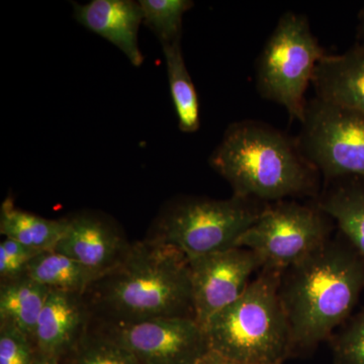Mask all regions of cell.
Masks as SVG:
<instances>
[{
    "instance_id": "cell-11",
    "label": "cell",
    "mask_w": 364,
    "mask_h": 364,
    "mask_svg": "<svg viewBox=\"0 0 364 364\" xmlns=\"http://www.w3.org/2000/svg\"><path fill=\"white\" fill-rule=\"evenodd\" d=\"M66 222L65 232L54 251L102 277L123 262L130 252L132 244L109 218L85 212L66 218Z\"/></svg>"
},
{
    "instance_id": "cell-16",
    "label": "cell",
    "mask_w": 364,
    "mask_h": 364,
    "mask_svg": "<svg viewBox=\"0 0 364 364\" xmlns=\"http://www.w3.org/2000/svg\"><path fill=\"white\" fill-rule=\"evenodd\" d=\"M66 226V218L45 219L16 208L11 198H6L0 208V232L4 238L11 239L40 252L54 250Z\"/></svg>"
},
{
    "instance_id": "cell-1",
    "label": "cell",
    "mask_w": 364,
    "mask_h": 364,
    "mask_svg": "<svg viewBox=\"0 0 364 364\" xmlns=\"http://www.w3.org/2000/svg\"><path fill=\"white\" fill-rule=\"evenodd\" d=\"M85 299L90 314L105 323L195 318L188 258L178 249L147 239L132 244L123 262L95 280Z\"/></svg>"
},
{
    "instance_id": "cell-26",
    "label": "cell",
    "mask_w": 364,
    "mask_h": 364,
    "mask_svg": "<svg viewBox=\"0 0 364 364\" xmlns=\"http://www.w3.org/2000/svg\"><path fill=\"white\" fill-rule=\"evenodd\" d=\"M33 364H61V363H60L59 359L52 358V356L45 355V354L40 353L39 351H37Z\"/></svg>"
},
{
    "instance_id": "cell-2",
    "label": "cell",
    "mask_w": 364,
    "mask_h": 364,
    "mask_svg": "<svg viewBox=\"0 0 364 364\" xmlns=\"http://www.w3.org/2000/svg\"><path fill=\"white\" fill-rule=\"evenodd\" d=\"M364 287L358 253L328 242L289 268L279 298L289 324L291 352L311 350L350 315Z\"/></svg>"
},
{
    "instance_id": "cell-3",
    "label": "cell",
    "mask_w": 364,
    "mask_h": 364,
    "mask_svg": "<svg viewBox=\"0 0 364 364\" xmlns=\"http://www.w3.org/2000/svg\"><path fill=\"white\" fill-rule=\"evenodd\" d=\"M210 164L229 182L234 196L258 202L309 195L316 186L317 171L296 141L261 122L230 124Z\"/></svg>"
},
{
    "instance_id": "cell-5",
    "label": "cell",
    "mask_w": 364,
    "mask_h": 364,
    "mask_svg": "<svg viewBox=\"0 0 364 364\" xmlns=\"http://www.w3.org/2000/svg\"><path fill=\"white\" fill-rule=\"evenodd\" d=\"M264 208L258 200L233 196L228 200L188 198L165 207L147 240L178 249L188 259L236 246Z\"/></svg>"
},
{
    "instance_id": "cell-24",
    "label": "cell",
    "mask_w": 364,
    "mask_h": 364,
    "mask_svg": "<svg viewBox=\"0 0 364 364\" xmlns=\"http://www.w3.org/2000/svg\"><path fill=\"white\" fill-rule=\"evenodd\" d=\"M40 253L42 252L4 238L0 242V282L26 275L31 261Z\"/></svg>"
},
{
    "instance_id": "cell-14",
    "label": "cell",
    "mask_w": 364,
    "mask_h": 364,
    "mask_svg": "<svg viewBox=\"0 0 364 364\" xmlns=\"http://www.w3.org/2000/svg\"><path fill=\"white\" fill-rule=\"evenodd\" d=\"M312 83L318 100L364 112V48L356 45L343 54L326 55Z\"/></svg>"
},
{
    "instance_id": "cell-15",
    "label": "cell",
    "mask_w": 364,
    "mask_h": 364,
    "mask_svg": "<svg viewBox=\"0 0 364 364\" xmlns=\"http://www.w3.org/2000/svg\"><path fill=\"white\" fill-rule=\"evenodd\" d=\"M50 291L28 274L0 282V322L14 325L33 341Z\"/></svg>"
},
{
    "instance_id": "cell-9",
    "label": "cell",
    "mask_w": 364,
    "mask_h": 364,
    "mask_svg": "<svg viewBox=\"0 0 364 364\" xmlns=\"http://www.w3.org/2000/svg\"><path fill=\"white\" fill-rule=\"evenodd\" d=\"M104 334L143 364H195L210 350L205 329L195 318H156L128 324L105 323Z\"/></svg>"
},
{
    "instance_id": "cell-25",
    "label": "cell",
    "mask_w": 364,
    "mask_h": 364,
    "mask_svg": "<svg viewBox=\"0 0 364 364\" xmlns=\"http://www.w3.org/2000/svg\"><path fill=\"white\" fill-rule=\"evenodd\" d=\"M195 364H241L237 363V361L233 360V359H230L226 358V356L223 355V354L219 353V352L213 350V349H210L207 352V353L203 354L202 358L198 359V361Z\"/></svg>"
},
{
    "instance_id": "cell-20",
    "label": "cell",
    "mask_w": 364,
    "mask_h": 364,
    "mask_svg": "<svg viewBox=\"0 0 364 364\" xmlns=\"http://www.w3.org/2000/svg\"><path fill=\"white\" fill-rule=\"evenodd\" d=\"M143 21L161 45L181 40L182 20L193 6L189 0H140Z\"/></svg>"
},
{
    "instance_id": "cell-17",
    "label": "cell",
    "mask_w": 364,
    "mask_h": 364,
    "mask_svg": "<svg viewBox=\"0 0 364 364\" xmlns=\"http://www.w3.org/2000/svg\"><path fill=\"white\" fill-rule=\"evenodd\" d=\"M344 179L325 193L318 207L336 222L364 259V181Z\"/></svg>"
},
{
    "instance_id": "cell-22",
    "label": "cell",
    "mask_w": 364,
    "mask_h": 364,
    "mask_svg": "<svg viewBox=\"0 0 364 364\" xmlns=\"http://www.w3.org/2000/svg\"><path fill=\"white\" fill-rule=\"evenodd\" d=\"M37 348L30 337L6 322H0V364H33Z\"/></svg>"
},
{
    "instance_id": "cell-4",
    "label": "cell",
    "mask_w": 364,
    "mask_h": 364,
    "mask_svg": "<svg viewBox=\"0 0 364 364\" xmlns=\"http://www.w3.org/2000/svg\"><path fill=\"white\" fill-rule=\"evenodd\" d=\"M240 298L205 325L210 349L241 364H282L291 352L280 272L263 268Z\"/></svg>"
},
{
    "instance_id": "cell-10",
    "label": "cell",
    "mask_w": 364,
    "mask_h": 364,
    "mask_svg": "<svg viewBox=\"0 0 364 364\" xmlns=\"http://www.w3.org/2000/svg\"><path fill=\"white\" fill-rule=\"evenodd\" d=\"M195 318L203 329L210 318L237 301L262 261L253 251L233 247L188 259Z\"/></svg>"
},
{
    "instance_id": "cell-7",
    "label": "cell",
    "mask_w": 364,
    "mask_h": 364,
    "mask_svg": "<svg viewBox=\"0 0 364 364\" xmlns=\"http://www.w3.org/2000/svg\"><path fill=\"white\" fill-rule=\"evenodd\" d=\"M296 138L306 162L327 179L364 181V112L316 97L306 102Z\"/></svg>"
},
{
    "instance_id": "cell-18",
    "label": "cell",
    "mask_w": 364,
    "mask_h": 364,
    "mask_svg": "<svg viewBox=\"0 0 364 364\" xmlns=\"http://www.w3.org/2000/svg\"><path fill=\"white\" fill-rule=\"evenodd\" d=\"M26 274L54 291L85 296L91 284L102 275L78 261L54 250L36 256Z\"/></svg>"
},
{
    "instance_id": "cell-23",
    "label": "cell",
    "mask_w": 364,
    "mask_h": 364,
    "mask_svg": "<svg viewBox=\"0 0 364 364\" xmlns=\"http://www.w3.org/2000/svg\"><path fill=\"white\" fill-rule=\"evenodd\" d=\"M335 364H364V311L333 343Z\"/></svg>"
},
{
    "instance_id": "cell-27",
    "label": "cell",
    "mask_w": 364,
    "mask_h": 364,
    "mask_svg": "<svg viewBox=\"0 0 364 364\" xmlns=\"http://www.w3.org/2000/svg\"><path fill=\"white\" fill-rule=\"evenodd\" d=\"M359 39H360V43L358 46L364 48V7L361 11L360 21H359Z\"/></svg>"
},
{
    "instance_id": "cell-12",
    "label": "cell",
    "mask_w": 364,
    "mask_h": 364,
    "mask_svg": "<svg viewBox=\"0 0 364 364\" xmlns=\"http://www.w3.org/2000/svg\"><path fill=\"white\" fill-rule=\"evenodd\" d=\"M90 315L85 296L51 289L36 328L37 351L65 358L87 331Z\"/></svg>"
},
{
    "instance_id": "cell-13",
    "label": "cell",
    "mask_w": 364,
    "mask_h": 364,
    "mask_svg": "<svg viewBox=\"0 0 364 364\" xmlns=\"http://www.w3.org/2000/svg\"><path fill=\"white\" fill-rule=\"evenodd\" d=\"M73 9L77 23L119 48L134 66L142 65L138 32L143 13L139 1L92 0L86 4H74Z\"/></svg>"
},
{
    "instance_id": "cell-21",
    "label": "cell",
    "mask_w": 364,
    "mask_h": 364,
    "mask_svg": "<svg viewBox=\"0 0 364 364\" xmlns=\"http://www.w3.org/2000/svg\"><path fill=\"white\" fill-rule=\"evenodd\" d=\"M63 359L68 364H143L132 352L104 333L88 330L61 360Z\"/></svg>"
},
{
    "instance_id": "cell-6",
    "label": "cell",
    "mask_w": 364,
    "mask_h": 364,
    "mask_svg": "<svg viewBox=\"0 0 364 364\" xmlns=\"http://www.w3.org/2000/svg\"><path fill=\"white\" fill-rule=\"evenodd\" d=\"M327 53L303 14L286 13L279 18L257 60L256 85L263 97L277 102L301 123L305 95L316 66Z\"/></svg>"
},
{
    "instance_id": "cell-8",
    "label": "cell",
    "mask_w": 364,
    "mask_h": 364,
    "mask_svg": "<svg viewBox=\"0 0 364 364\" xmlns=\"http://www.w3.org/2000/svg\"><path fill=\"white\" fill-rule=\"evenodd\" d=\"M328 218L318 205L277 202L263 210L235 247L253 251L262 268L289 269L329 242Z\"/></svg>"
},
{
    "instance_id": "cell-19",
    "label": "cell",
    "mask_w": 364,
    "mask_h": 364,
    "mask_svg": "<svg viewBox=\"0 0 364 364\" xmlns=\"http://www.w3.org/2000/svg\"><path fill=\"white\" fill-rule=\"evenodd\" d=\"M181 43L178 40L162 45L163 52L179 129L183 133H195L200 126V102L186 68Z\"/></svg>"
}]
</instances>
